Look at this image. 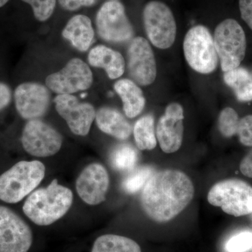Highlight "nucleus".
<instances>
[{"mask_svg":"<svg viewBox=\"0 0 252 252\" xmlns=\"http://www.w3.org/2000/svg\"><path fill=\"white\" fill-rule=\"evenodd\" d=\"M195 188L184 172L165 170L155 172L142 189L140 203L145 215L158 223L175 219L192 201Z\"/></svg>","mask_w":252,"mask_h":252,"instance_id":"f257e3e1","label":"nucleus"},{"mask_svg":"<svg viewBox=\"0 0 252 252\" xmlns=\"http://www.w3.org/2000/svg\"><path fill=\"white\" fill-rule=\"evenodd\" d=\"M72 203V190L54 180L46 188L32 192L25 202L23 210L36 225L47 226L64 217Z\"/></svg>","mask_w":252,"mask_h":252,"instance_id":"f03ea898","label":"nucleus"},{"mask_svg":"<svg viewBox=\"0 0 252 252\" xmlns=\"http://www.w3.org/2000/svg\"><path fill=\"white\" fill-rule=\"evenodd\" d=\"M46 168L39 160L20 161L0 176V200L17 203L32 193L45 177Z\"/></svg>","mask_w":252,"mask_h":252,"instance_id":"7ed1b4c3","label":"nucleus"},{"mask_svg":"<svg viewBox=\"0 0 252 252\" xmlns=\"http://www.w3.org/2000/svg\"><path fill=\"white\" fill-rule=\"evenodd\" d=\"M214 42L223 72L240 67L246 54L245 31L238 21L228 18L217 26Z\"/></svg>","mask_w":252,"mask_h":252,"instance_id":"20e7f679","label":"nucleus"},{"mask_svg":"<svg viewBox=\"0 0 252 252\" xmlns=\"http://www.w3.org/2000/svg\"><path fill=\"white\" fill-rule=\"evenodd\" d=\"M210 205L220 207L227 215L236 217L252 214V187L238 179L215 184L209 190Z\"/></svg>","mask_w":252,"mask_h":252,"instance_id":"39448f33","label":"nucleus"},{"mask_svg":"<svg viewBox=\"0 0 252 252\" xmlns=\"http://www.w3.org/2000/svg\"><path fill=\"white\" fill-rule=\"evenodd\" d=\"M183 49L187 63L195 72L209 74L217 69L218 55L211 32L205 26L198 25L187 32Z\"/></svg>","mask_w":252,"mask_h":252,"instance_id":"423d86ee","label":"nucleus"},{"mask_svg":"<svg viewBox=\"0 0 252 252\" xmlns=\"http://www.w3.org/2000/svg\"><path fill=\"white\" fill-rule=\"evenodd\" d=\"M143 23L149 41L154 46L167 49L173 45L177 24L172 11L162 1H149L143 10Z\"/></svg>","mask_w":252,"mask_h":252,"instance_id":"0eeeda50","label":"nucleus"},{"mask_svg":"<svg viewBox=\"0 0 252 252\" xmlns=\"http://www.w3.org/2000/svg\"><path fill=\"white\" fill-rule=\"evenodd\" d=\"M96 28L98 35L109 42L122 43L130 41L134 30L121 1H107L96 15Z\"/></svg>","mask_w":252,"mask_h":252,"instance_id":"6e6552de","label":"nucleus"},{"mask_svg":"<svg viewBox=\"0 0 252 252\" xmlns=\"http://www.w3.org/2000/svg\"><path fill=\"white\" fill-rule=\"evenodd\" d=\"M23 148L27 153L36 157H49L59 152L63 137L49 124L32 119L25 126L21 137Z\"/></svg>","mask_w":252,"mask_h":252,"instance_id":"1a4fd4ad","label":"nucleus"},{"mask_svg":"<svg viewBox=\"0 0 252 252\" xmlns=\"http://www.w3.org/2000/svg\"><path fill=\"white\" fill-rule=\"evenodd\" d=\"M94 81L89 66L82 60L73 59L61 70L46 79L48 89L59 94H72L87 90Z\"/></svg>","mask_w":252,"mask_h":252,"instance_id":"9d476101","label":"nucleus"},{"mask_svg":"<svg viewBox=\"0 0 252 252\" xmlns=\"http://www.w3.org/2000/svg\"><path fill=\"white\" fill-rule=\"evenodd\" d=\"M32 243L27 223L8 207L0 206V252H28Z\"/></svg>","mask_w":252,"mask_h":252,"instance_id":"9b49d317","label":"nucleus"},{"mask_svg":"<svg viewBox=\"0 0 252 252\" xmlns=\"http://www.w3.org/2000/svg\"><path fill=\"white\" fill-rule=\"evenodd\" d=\"M127 69L136 84L151 85L157 78L155 56L149 41L142 36L131 41L127 51Z\"/></svg>","mask_w":252,"mask_h":252,"instance_id":"f8f14e48","label":"nucleus"},{"mask_svg":"<svg viewBox=\"0 0 252 252\" xmlns=\"http://www.w3.org/2000/svg\"><path fill=\"white\" fill-rule=\"evenodd\" d=\"M54 102L56 111L74 135L86 136L89 133L96 116L92 104L80 102L72 94H58Z\"/></svg>","mask_w":252,"mask_h":252,"instance_id":"ddd939ff","label":"nucleus"},{"mask_svg":"<svg viewBox=\"0 0 252 252\" xmlns=\"http://www.w3.org/2000/svg\"><path fill=\"white\" fill-rule=\"evenodd\" d=\"M184 109L177 102L167 106L158 122L156 135L162 152L172 154L180 149L184 137Z\"/></svg>","mask_w":252,"mask_h":252,"instance_id":"4468645a","label":"nucleus"},{"mask_svg":"<svg viewBox=\"0 0 252 252\" xmlns=\"http://www.w3.org/2000/svg\"><path fill=\"white\" fill-rule=\"evenodd\" d=\"M15 104L18 114L27 120L37 119L49 109L51 94L47 87L38 83L28 82L16 88Z\"/></svg>","mask_w":252,"mask_h":252,"instance_id":"2eb2a0df","label":"nucleus"},{"mask_svg":"<svg viewBox=\"0 0 252 252\" xmlns=\"http://www.w3.org/2000/svg\"><path fill=\"white\" fill-rule=\"evenodd\" d=\"M109 186L107 170L99 163L88 165L81 172L76 189L81 200L90 205H97L105 200Z\"/></svg>","mask_w":252,"mask_h":252,"instance_id":"dca6fc26","label":"nucleus"},{"mask_svg":"<svg viewBox=\"0 0 252 252\" xmlns=\"http://www.w3.org/2000/svg\"><path fill=\"white\" fill-rule=\"evenodd\" d=\"M62 35L75 49L86 51L94 39V30L90 18L86 15L78 14L69 20L62 32Z\"/></svg>","mask_w":252,"mask_h":252,"instance_id":"f3484780","label":"nucleus"},{"mask_svg":"<svg viewBox=\"0 0 252 252\" xmlns=\"http://www.w3.org/2000/svg\"><path fill=\"white\" fill-rule=\"evenodd\" d=\"M88 61L91 65L104 69L110 79H118L125 72L126 62L122 55L107 46H96L91 49Z\"/></svg>","mask_w":252,"mask_h":252,"instance_id":"a211bd4d","label":"nucleus"},{"mask_svg":"<svg viewBox=\"0 0 252 252\" xmlns=\"http://www.w3.org/2000/svg\"><path fill=\"white\" fill-rule=\"evenodd\" d=\"M95 120L99 130L118 140H127L132 133L130 123L117 109L102 107L96 112Z\"/></svg>","mask_w":252,"mask_h":252,"instance_id":"6ab92c4d","label":"nucleus"},{"mask_svg":"<svg viewBox=\"0 0 252 252\" xmlns=\"http://www.w3.org/2000/svg\"><path fill=\"white\" fill-rule=\"evenodd\" d=\"M114 87L122 98L126 117L132 119L140 115L145 107L146 99L136 83L130 79H123L117 81Z\"/></svg>","mask_w":252,"mask_h":252,"instance_id":"aec40b11","label":"nucleus"},{"mask_svg":"<svg viewBox=\"0 0 252 252\" xmlns=\"http://www.w3.org/2000/svg\"><path fill=\"white\" fill-rule=\"evenodd\" d=\"M223 81L234 92L238 101H252V75L246 68L238 67L224 72Z\"/></svg>","mask_w":252,"mask_h":252,"instance_id":"412c9836","label":"nucleus"},{"mask_svg":"<svg viewBox=\"0 0 252 252\" xmlns=\"http://www.w3.org/2000/svg\"><path fill=\"white\" fill-rule=\"evenodd\" d=\"M91 252H142L132 239L114 234L100 235L93 244Z\"/></svg>","mask_w":252,"mask_h":252,"instance_id":"4be33fe9","label":"nucleus"},{"mask_svg":"<svg viewBox=\"0 0 252 252\" xmlns=\"http://www.w3.org/2000/svg\"><path fill=\"white\" fill-rule=\"evenodd\" d=\"M155 122L151 114L144 116L134 126L133 134L136 145L140 150H152L157 147Z\"/></svg>","mask_w":252,"mask_h":252,"instance_id":"5701e85b","label":"nucleus"},{"mask_svg":"<svg viewBox=\"0 0 252 252\" xmlns=\"http://www.w3.org/2000/svg\"><path fill=\"white\" fill-rule=\"evenodd\" d=\"M138 160V152L132 145L122 144L117 146L110 155V163L119 171H130Z\"/></svg>","mask_w":252,"mask_h":252,"instance_id":"b1692460","label":"nucleus"},{"mask_svg":"<svg viewBox=\"0 0 252 252\" xmlns=\"http://www.w3.org/2000/svg\"><path fill=\"white\" fill-rule=\"evenodd\" d=\"M155 173L154 167L142 165L130 170L122 182V188L127 193H135L143 189L150 177Z\"/></svg>","mask_w":252,"mask_h":252,"instance_id":"393cba45","label":"nucleus"},{"mask_svg":"<svg viewBox=\"0 0 252 252\" xmlns=\"http://www.w3.org/2000/svg\"><path fill=\"white\" fill-rule=\"evenodd\" d=\"M240 118L238 113L231 107H225L220 112L218 119L219 130L223 137L229 138L236 135Z\"/></svg>","mask_w":252,"mask_h":252,"instance_id":"a878e982","label":"nucleus"},{"mask_svg":"<svg viewBox=\"0 0 252 252\" xmlns=\"http://www.w3.org/2000/svg\"><path fill=\"white\" fill-rule=\"evenodd\" d=\"M31 5L34 18L44 22L51 17L56 9L57 0H21Z\"/></svg>","mask_w":252,"mask_h":252,"instance_id":"bb28decb","label":"nucleus"},{"mask_svg":"<svg viewBox=\"0 0 252 252\" xmlns=\"http://www.w3.org/2000/svg\"><path fill=\"white\" fill-rule=\"evenodd\" d=\"M252 249V231H243L230 238L225 244L228 252H246Z\"/></svg>","mask_w":252,"mask_h":252,"instance_id":"cd10ccee","label":"nucleus"},{"mask_svg":"<svg viewBox=\"0 0 252 252\" xmlns=\"http://www.w3.org/2000/svg\"><path fill=\"white\" fill-rule=\"evenodd\" d=\"M236 135L240 143L246 147H252V115L240 119L237 127Z\"/></svg>","mask_w":252,"mask_h":252,"instance_id":"c85d7f7f","label":"nucleus"},{"mask_svg":"<svg viewBox=\"0 0 252 252\" xmlns=\"http://www.w3.org/2000/svg\"><path fill=\"white\" fill-rule=\"evenodd\" d=\"M60 6L66 11H74L81 7L93 6L96 0H58Z\"/></svg>","mask_w":252,"mask_h":252,"instance_id":"c756f323","label":"nucleus"},{"mask_svg":"<svg viewBox=\"0 0 252 252\" xmlns=\"http://www.w3.org/2000/svg\"><path fill=\"white\" fill-rule=\"evenodd\" d=\"M241 17L252 30V0H239Z\"/></svg>","mask_w":252,"mask_h":252,"instance_id":"7c9ffc66","label":"nucleus"},{"mask_svg":"<svg viewBox=\"0 0 252 252\" xmlns=\"http://www.w3.org/2000/svg\"><path fill=\"white\" fill-rule=\"evenodd\" d=\"M240 170L245 177L252 178V149L240 162Z\"/></svg>","mask_w":252,"mask_h":252,"instance_id":"2f4dec72","label":"nucleus"},{"mask_svg":"<svg viewBox=\"0 0 252 252\" xmlns=\"http://www.w3.org/2000/svg\"><path fill=\"white\" fill-rule=\"evenodd\" d=\"M11 99V92L9 86L0 83V111L5 108Z\"/></svg>","mask_w":252,"mask_h":252,"instance_id":"473e14b6","label":"nucleus"},{"mask_svg":"<svg viewBox=\"0 0 252 252\" xmlns=\"http://www.w3.org/2000/svg\"><path fill=\"white\" fill-rule=\"evenodd\" d=\"M9 1V0H0V8L4 6Z\"/></svg>","mask_w":252,"mask_h":252,"instance_id":"72a5a7b5","label":"nucleus"},{"mask_svg":"<svg viewBox=\"0 0 252 252\" xmlns=\"http://www.w3.org/2000/svg\"><path fill=\"white\" fill-rule=\"evenodd\" d=\"M86 94H82V95H81V97H86Z\"/></svg>","mask_w":252,"mask_h":252,"instance_id":"f704fd0d","label":"nucleus"},{"mask_svg":"<svg viewBox=\"0 0 252 252\" xmlns=\"http://www.w3.org/2000/svg\"><path fill=\"white\" fill-rule=\"evenodd\" d=\"M107 1H116V0H107ZM117 1H119V0H117Z\"/></svg>","mask_w":252,"mask_h":252,"instance_id":"c9c22d12","label":"nucleus"}]
</instances>
